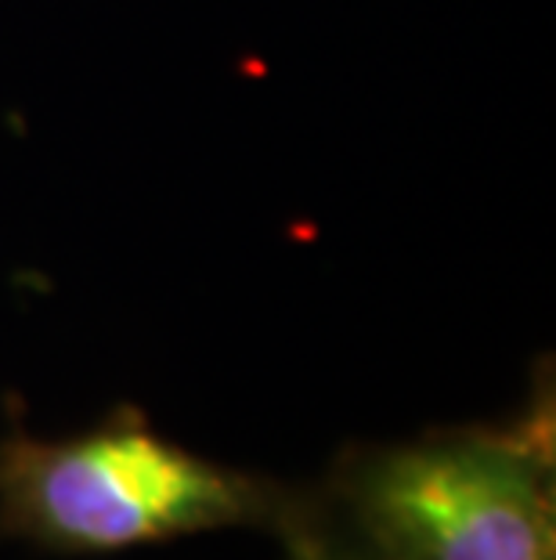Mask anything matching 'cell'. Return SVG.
I'll return each instance as SVG.
<instances>
[{
  "label": "cell",
  "mask_w": 556,
  "mask_h": 560,
  "mask_svg": "<svg viewBox=\"0 0 556 560\" xmlns=\"http://www.w3.org/2000/svg\"><path fill=\"white\" fill-rule=\"evenodd\" d=\"M318 499L376 560H556L549 376L517 420L347 448Z\"/></svg>",
  "instance_id": "2"
},
{
  "label": "cell",
  "mask_w": 556,
  "mask_h": 560,
  "mask_svg": "<svg viewBox=\"0 0 556 560\" xmlns=\"http://www.w3.org/2000/svg\"><path fill=\"white\" fill-rule=\"evenodd\" d=\"M315 514L318 492L188 452L138 405L69 438H0V539L47 553L105 557L221 528L289 539Z\"/></svg>",
  "instance_id": "1"
},
{
  "label": "cell",
  "mask_w": 556,
  "mask_h": 560,
  "mask_svg": "<svg viewBox=\"0 0 556 560\" xmlns=\"http://www.w3.org/2000/svg\"><path fill=\"white\" fill-rule=\"evenodd\" d=\"M282 542H286L289 560H376L362 542H354L351 535L326 514L322 499H318V514Z\"/></svg>",
  "instance_id": "3"
}]
</instances>
